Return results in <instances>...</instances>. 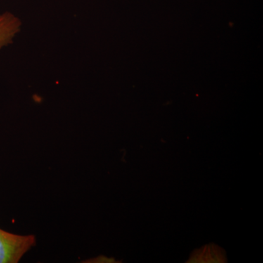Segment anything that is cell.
Wrapping results in <instances>:
<instances>
[{
	"label": "cell",
	"mask_w": 263,
	"mask_h": 263,
	"mask_svg": "<svg viewBox=\"0 0 263 263\" xmlns=\"http://www.w3.org/2000/svg\"><path fill=\"white\" fill-rule=\"evenodd\" d=\"M36 245L34 235H18L0 229V263L18 262Z\"/></svg>",
	"instance_id": "1"
},
{
	"label": "cell",
	"mask_w": 263,
	"mask_h": 263,
	"mask_svg": "<svg viewBox=\"0 0 263 263\" xmlns=\"http://www.w3.org/2000/svg\"><path fill=\"white\" fill-rule=\"evenodd\" d=\"M21 28L22 22L13 13L5 12L0 14V49L13 43Z\"/></svg>",
	"instance_id": "2"
}]
</instances>
